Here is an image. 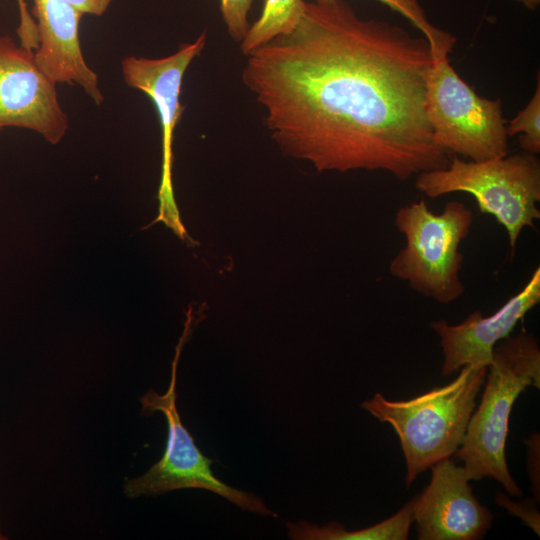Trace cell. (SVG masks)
<instances>
[{"instance_id":"21","label":"cell","mask_w":540,"mask_h":540,"mask_svg":"<svg viewBox=\"0 0 540 540\" xmlns=\"http://www.w3.org/2000/svg\"><path fill=\"white\" fill-rule=\"evenodd\" d=\"M81 14L101 16L106 12L112 0H67Z\"/></svg>"},{"instance_id":"13","label":"cell","mask_w":540,"mask_h":540,"mask_svg":"<svg viewBox=\"0 0 540 540\" xmlns=\"http://www.w3.org/2000/svg\"><path fill=\"white\" fill-rule=\"evenodd\" d=\"M414 503L415 497L391 517L355 531H347L335 521L321 527L288 521V535L295 540H405L413 523Z\"/></svg>"},{"instance_id":"6","label":"cell","mask_w":540,"mask_h":540,"mask_svg":"<svg viewBox=\"0 0 540 540\" xmlns=\"http://www.w3.org/2000/svg\"><path fill=\"white\" fill-rule=\"evenodd\" d=\"M425 110L435 143L450 157L480 162L508 155L501 99L479 96L448 56L435 58L430 68Z\"/></svg>"},{"instance_id":"12","label":"cell","mask_w":540,"mask_h":540,"mask_svg":"<svg viewBox=\"0 0 540 540\" xmlns=\"http://www.w3.org/2000/svg\"><path fill=\"white\" fill-rule=\"evenodd\" d=\"M206 31L194 42L183 43L171 55L162 58L128 56L122 60L125 83L146 94L154 103L162 129L164 181H169L173 133L184 107L180 94L184 74L190 63L204 49Z\"/></svg>"},{"instance_id":"5","label":"cell","mask_w":540,"mask_h":540,"mask_svg":"<svg viewBox=\"0 0 540 540\" xmlns=\"http://www.w3.org/2000/svg\"><path fill=\"white\" fill-rule=\"evenodd\" d=\"M472 223L471 210L459 201L448 202L441 213L431 211L423 199L398 208L394 224L405 245L391 260L390 274L438 303L456 301L465 292L459 246Z\"/></svg>"},{"instance_id":"22","label":"cell","mask_w":540,"mask_h":540,"mask_svg":"<svg viewBox=\"0 0 540 540\" xmlns=\"http://www.w3.org/2000/svg\"><path fill=\"white\" fill-rule=\"evenodd\" d=\"M514 1L522 4L525 8L531 11H535L540 4V0H514Z\"/></svg>"},{"instance_id":"18","label":"cell","mask_w":540,"mask_h":540,"mask_svg":"<svg viewBox=\"0 0 540 540\" xmlns=\"http://www.w3.org/2000/svg\"><path fill=\"white\" fill-rule=\"evenodd\" d=\"M498 505L505 507L510 513L517 515L539 535V513L533 505L524 502L511 501L507 496L499 493L495 498Z\"/></svg>"},{"instance_id":"10","label":"cell","mask_w":540,"mask_h":540,"mask_svg":"<svg viewBox=\"0 0 540 540\" xmlns=\"http://www.w3.org/2000/svg\"><path fill=\"white\" fill-rule=\"evenodd\" d=\"M540 302V269L529 281L493 314L485 317L476 310L465 320L450 325L445 320L431 322L440 338L444 361L441 369L446 377L466 365L489 366L496 344L509 337L523 317Z\"/></svg>"},{"instance_id":"3","label":"cell","mask_w":540,"mask_h":540,"mask_svg":"<svg viewBox=\"0 0 540 540\" xmlns=\"http://www.w3.org/2000/svg\"><path fill=\"white\" fill-rule=\"evenodd\" d=\"M448 384L408 400H388L376 393L361 407L397 434L406 462V485L460 447L487 366L466 365Z\"/></svg>"},{"instance_id":"16","label":"cell","mask_w":540,"mask_h":540,"mask_svg":"<svg viewBox=\"0 0 540 540\" xmlns=\"http://www.w3.org/2000/svg\"><path fill=\"white\" fill-rule=\"evenodd\" d=\"M507 136L519 135L523 151L538 155L540 153V77L527 105L506 125Z\"/></svg>"},{"instance_id":"8","label":"cell","mask_w":540,"mask_h":540,"mask_svg":"<svg viewBox=\"0 0 540 540\" xmlns=\"http://www.w3.org/2000/svg\"><path fill=\"white\" fill-rule=\"evenodd\" d=\"M68 126L56 83L39 67L34 51L0 33V129H29L56 143Z\"/></svg>"},{"instance_id":"2","label":"cell","mask_w":540,"mask_h":540,"mask_svg":"<svg viewBox=\"0 0 540 540\" xmlns=\"http://www.w3.org/2000/svg\"><path fill=\"white\" fill-rule=\"evenodd\" d=\"M484 389L454 457L463 462L470 480L490 477L511 496L521 488L511 476L506 460L509 419L518 396L528 387H540V348L524 328L499 341L487 367Z\"/></svg>"},{"instance_id":"11","label":"cell","mask_w":540,"mask_h":540,"mask_svg":"<svg viewBox=\"0 0 540 540\" xmlns=\"http://www.w3.org/2000/svg\"><path fill=\"white\" fill-rule=\"evenodd\" d=\"M33 18L38 33L35 60L56 84L77 85L100 105L104 96L98 75L87 65L79 40L83 14L67 0H33Z\"/></svg>"},{"instance_id":"9","label":"cell","mask_w":540,"mask_h":540,"mask_svg":"<svg viewBox=\"0 0 540 540\" xmlns=\"http://www.w3.org/2000/svg\"><path fill=\"white\" fill-rule=\"evenodd\" d=\"M429 484L415 496L413 522L420 540H478L493 515L473 495L463 466L450 458L431 467Z\"/></svg>"},{"instance_id":"7","label":"cell","mask_w":540,"mask_h":540,"mask_svg":"<svg viewBox=\"0 0 540 540\" xmlns=\"http://www.w3.org/2000/svg\"><path fill=\"white\" fill-rule=\"evenodd\" d=\"M177 347L172 362L169 387L164 394L149 389L141 398V414L151 416L161 412L167 421L168 433L164 453L160 460L140 476L126 479L124 493L128 498L157 496L178 489L197 488L216 493L236 506L260 515L277 517V514L252 494L231 487L214 476L212 460L195 444L190 432L183 425L177 409V364L183 344Z\"/></svg>"},{"instance_id":"14","label":"cell","mask_w":540,"mask_h":540,"mask_svg":"<svg viewBox=\"0 0 540 540\" xmlns=\"http://www.w3.org/2000/svg\"><path fill=\"white\" fill-rule=\"evenodd\" d=\"M304 0H264L260 17L249 27L240 42L244 55L263 46L275 37L290 32L305 9Z\"/></svg>"},{"instance_id":"20","label":"cell","mask_w":540,"mask_h":540,"mask_svg":"<svg viewBox=\"0 0 540 540\" xmlns=\"http://www.w3.org/2000/svg\"><path fill=\"white\" fill-rule=\"evenodd\" d=\"M528 473L534 494L539 499V435L533 434L527 441Z\"/></svg>"},{"instance_id":"15","label":"cell","mask_w":540,"mask_h":540,"mask_svg":"<svg viewBox=\"0 0 540 540\" xmlns=\"http://www.w3.org/2000/svg\"><path fill=\"white\" fill-rule=\"evenodd\" d=\"M336 0H316L318 4H330ZM391 10L404 16L429 42L436 57L448 56L456 44V37L434 26L428 19L419 0H377Z\"/></svg>"},{"instance_id":"1","label":"cell","mask_w":540,"mask_h":540,"mask_svg":"<svg viewBox=\"0 0 540 540\" xmlns=\"http://www.w3.org/2000/svg\"><path fill=\"white\" fill-rule=\"evenodd\" d=\"M247 57L243 83L287 155L319 172L381 170L402 181L449 165L426 115L435 56L423 35L362 19L343 0L305 2L290 32Z\"/></svg>"},{"instance_id":"4","label":"cell","mask_w":540,"mask_h":540,"mask_svg":"<svg viewBox=\"0 0 540 540\" xmlns=\"http://www.w3.org/2000/svg\"><path fill=\"white\" fill-rule=\"evenodd\" d=\"M415 187L432 199L454 192L472 195L479 211L506 230L511 258L522 230L535 229L540 219V160L525 151L480 162L453 155L447 167L418 174Z\"/></svg>"},{"instance_id":"23","label":"cell","mask_w":540,"mask_h":540,"mask_svg":"<svg viewBox=\"0 0 540 540\" xmlns=\"http://www.w3.org/2000/svg\"><path fill=\"white\" fill-rule=\"evenodd\" d=\"M5 539H7V537L3 534L1 530V525H0V540H5Z\"/></svg>"},{"instance_id":"17","label":"cell","mask_w":540,"mask_h":540,"mask_svg":"<svg viewBox=\"0 0 540 540\" xmlns=\"http://www.w3.org/2000/svg\"><path fill=\"white\" fill-rule=\"evenodd\" d=\"M253 0H220V9L228 33L234 41L244 38L250 25L248 13Z\"/></svg>"},{"instance_id":"19","label":"cell","mask_w":540,"mask_h":540,"mask_svg":"<svg viewBox=\"0 0 540 540\" xmlns=\"http://www.w3.org/2000/svg\"><path fill=\"white\" fill-rule=\"evenodd\" d=\"M19 9V26L17 35L22 44L30 46L37 42L38 34L36 22L27 9L25 0H17Z\"/></svg>"}]
</instances>
